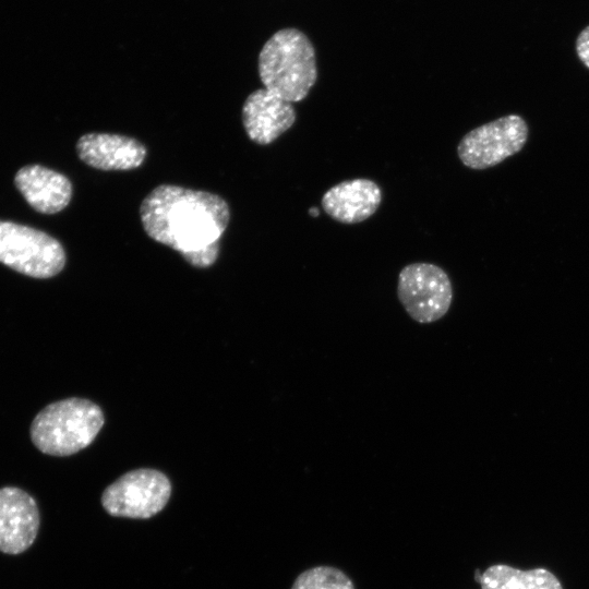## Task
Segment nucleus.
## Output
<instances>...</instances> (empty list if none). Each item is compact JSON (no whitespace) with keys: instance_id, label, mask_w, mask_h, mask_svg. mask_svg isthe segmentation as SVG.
<instances>
[{"instance_id":"obj_5","label":"nucleus","mask_w":589,"mask_h":589,"mask_svg":"<svg viewBox=\"0 0 589 589\" xmlns=\"http://www.w3.org/2000/svg\"><path fill=\"white\" fill-rule=\"evenodd\" d=\"M397 296L413 321L430 324L448 312L453 301V287L442 267L416 262L404 266L399 272Z\"/></svg>"},{"instance_id":"obj_13","label":"nucleus","mask_w":589,"mask_h":589,"mask_svg":"<svg viewBox=\"0 0 589 589\" xmlns=\"http://www.w3.org/2000/svg\"><path fill=\"white\" fill-rule=\"evenodd\" d=\"M481 589H564L548 568L520 569L507 564L489 566L478 576Z\"/></svg>"},{"instance_id":"obj_10","label":"nucleus","mask_w":589,"mask_h":589,"mask_svg":"<svg viewBox=\"0 0 589 589\" xmlns=\"http://www.w3.org/2000/svg\"><path fill=\"white\" fill-rule=\"evenodd\" d=\"M382 203V189L366 178L341 181L322 196L323 211L334 220L353 225L369 219Z\"/></svg>"},{"instance_id":"obj_11","label":"nucleus","mask_w":589,"mask_h":589,"mask_svg":"<svg viewBox=\"0 0 589 589\" xmlns=\"http://www.w3.org/2000/svg\"><path fill=\"white\" fill-rule=\"evenodd\" d=\"M80 159L100 170H130L140 167L146 147L137 140L110 133H87L76 143Z\"/></svg>"},{"instance_id":"obj_14","label":"nucleus","mask_w":589,"mask_h":589,"mask_svg":"<svg viewBox=\"0 0 589 589\" xmlns=\"http://www.w3.org/2000/svg\"><path fill=\"white\" fill-rule=\"evenodd\" d=\"M291 589H356L352 579L341 569L318 565L300 573Z\"/></svg>"},{"instance_id":"obj_4","label":"nucleus","mask_w":589,"mask_h":589,"mask_svg":"<svg viewBox=\"0 0 589 589\" xmlns=\"http://www.w3.org/2000/svg\"><path fill=\"white\" fill-rule=\"evenodd\" d=\"M0 263L34 278H50L65 264L61 243L48 233L0 220Z\"/></svg>"},{"instance_id":"obj_1","label":"nucleus","mask_w":589,"mask_h":589,"mask_svg":"<svg viewBox=\"0 0 589 589\" xmlns=\"http://www.w3.org/2000/svg\"><path fill=\"white\" fill-rule=\"evenodd\" d=\"M140 218L151 239L179 252L192 266L205 268L218 257L230 209L217 194L160 184L142 201Z\"/></svg>"},{"instance_id":"obj_7","label":"nucleus","mask_w":589,"mask_h":589,"mask_svg":"<svg viewBox=\"0 0 589 589\" xmlns=\"http://www.w3.org/2000/svg\"><path fill=\"white\" fill-rule=\"evenodd\" d=\"M170 494L171 484L164 473L142 468L122 474L108 485L101 505L111 516L145 519L159 513Z\"/></svg>"},{"instance_id":"obj_6","label":"nucleus","mask_w":589,"mask_h":589,"mask_svg":"<svg viewBox=\"0 0 589 589\" xmlns=\"http://www.w3.org/2000/svg\"><path fill=\"white\" fill-rule=\"evenodd\" d=\"M528 134V124L521 116L507 115L466 133L457 145V155L470 169H488L519 153Z\"/></svg>"},{"instance_id":"obj_15","label":"nucleus","mask_w":589,"mask_h":589,"mask_svg":"<svg viewBox=\"0 0 589 589\" xmlns=\"http://www.w3.org/2000/svg\"><path fill=\"white\" fill-rule=\"evenodd\" d=\"M576 52L579 60L589 69V25L579 33L576 39Z\"/></svg>"},{"instance_id":"obj_2","label":"nucleus","mask_w":589,"mask_h":589,"mask_svg":"<svg viewBox=\"0 0 589 589\" xmlns=\"http://www.w3.org/2000/svg\"><path fill=\"white\" fill-rule=\"evenodd\" d=\"M259 74L264 88L289 103L303 100L317 79L315 51L298 29L275 33L259 56Z\"/></svg>"},{"instance_id":"obj_8","label":"nucleus","mask_w":589,"mask_h":589,"mask_svg":"<svg viewBox=\"0 0 589 589\" xmlns=\"http://www.w3.org/2000/svg\"><path fill=\"white\" fill-rule=\"evenodd\" d=\"M40 525L34 497L17 486L0 488V552L20 554L34 543Z\"/></svg>"},{"instance_id":"obj_12","label":"nucleus","mask_w":589,"mask_h":589,"mask_svg":"<svg viewBox=\"0 0 589 589\" xmlns=\"http://www.w3.org/2000/svg\"><path fill=\"white\" fill-rule=\"evenodd\" d=\"M14 183L27 203L43 214L62 211L72 196V184L65 176L39 165L21 168Z\"/></svg>"},{"instance_id":"obj_9","label":"nucleus","mask_w":589,"mask_h":589,"mask_svg":"<svg viewBox=\"0 0 589 589\" xmlns=\"http://www.w3.org/2000/svg\"><path fill=\"white\" fill-rule=\"evenodd\" d=\"M241 116L249 139L260 145L277 140L297 119L292 103L266 88H259L247 97Z\"/></svg>"},{"instance_id":"obj_3","label":"nucleus","mask_w":589,"mask_h":589,"mask_svg":"<svg viewBox=\"0 0 589 589\" xmlns=\"http://www.w3.org/2000/svg\"><path fill=\"white\" fill-rule=\"evenodd\" d=\"M104 422L99 406L88 399L72 397L41 409L31 423L29 435L39 452L70 456L89 446Z\"/></svg>"}]
</instances>
